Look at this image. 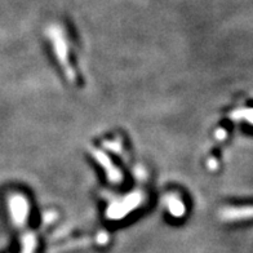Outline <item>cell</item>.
Masks as SVG:
<instances>
[{"label":"cell","mask_w":253,"mask_h":253,"mask_svg":"<svg viewBox=\"0 0 253 253\" xmlns=\"http://www.w3.org/2000/svg\"><path fill=\"white\" fill-rule=\"evenodd\" d=\"M48 38L51 45H52L53 52H55L56 59L62 70V73L65 74V78L70 83H77V71L74 69L71 59H70L69 43H67L62 28L59 26H51L48 28Z\"/></svg>","instance_id":"1"},{"label":"cell","mask_w":253,"mask_h":253,"mask_svg":"<svg viewBox=\"0 0 253 253\" xmlns=\"http://www.w3.org/2000/svg\"><path fill=\"white\" fill-rule=\"evenodd\" d=\"M164 203H166V208L168 209L169 215L174 219H181L186 213V205H185L184 200L180 198V195H177L176 193H170L167 195L164 198Z\"/></svg>","instance_id":"6"},{"label":"cell","mask_w":253,"mask_h":253,"mask_svg":"<svg viewBox=\"0 0 253 253\" xmlns=\"http://www.w3.org/2000/svg\"><path fill=\"white\" fill-rule=\"evenodd\" d=\"M104 146H108V149L114 151L115 154H121V150H123V146L118 141H106L104 142Z\"/></svg>","instance_id":"9"},{"label":"cell","mask_w":253,"mask_h":253,"mask_svg":"<svg viewBox=\"0 0 253 253\" xmlns=\"http://www.w3.org/2000/svg\"><path fill=\"white\" fill-rule=\"evenodd\" d=\"M38 240L32 232H26L22 236V253H34Z\"/></svg>","instance_id":"8"},{"label":"cell","mask_w":253,"mask_h":253,"mask_svg":"<svg viewBox=\"0 0 253 253\" xmlns=\"http://www.w3.org/2000/svg\"><path fill=\"white\" fill-rule=\"evenodd\" d=\"M230 118L234 120H246L253 125V108L236 109L230 114Z\"/></svg>","instance_id":"7"},{"label":"cell","mask_w":253,"mask_h":253,"mask_svg":"<svg viewBox=\"0 0 253 253\" xmlns=\"http://www.w3.org/2000/svg\"><path fill=\"white\" fill-rule=\"evenodd\" d=\"M216 136H217V139L220 137V140H224L226 137V131L225 129H219L217 133H216Z\"/></svg>","instance_id":"10"},{"label":"cell","mask_w":253,"mask_h":253,"mask_svg":"<svg viewBox=\"0 0 253 253\" xmlns=\"http://www.w3.org/2000/svg\"><path fill=\"white\" fill-rule=\"evenodd\" d=\"M143 201H145V194L142 191H132L121 198L110 201L105 215L111 221H119L141 207Z\"/></svg>","instance_id":"2"},{"label":"cell","mask_w":253,"mask_h":253,"mask_svg":"<svg viewBox=\"0 0 253 253\" xmlns=\"http://www.w3.org/2000/svg\"><path fill=\"white\" fill-rule=\"evenodd\" d=\"M8 209L11 215L12 222L18 227H24L28 224L30 216V203L25 195L16 193L8 199Z\"/></svg>","instance_id":"4"},{"label":"cell","mask_w":253,"mask_h":253,"mask_svg":"<svg viewBox=\"0 0 253 253\" xmlns=\"http://www.w3.org/2000/svg\"><path fill=\"white\" fill-rule=\"evenodd\" d=\"M224 221H242L253 219V205L242 207H226L220 213Z\"/></svg>","instance_id":"5"},{"label":"cell","mask_w":253,"mask_h":253,"mask_svg":"<svg viewBox=\"0 0 253 253\" xmlns=\"http://www.w3.org/2000/svg\"><path fill=\"white\" fill-rule=\"evenodd\" d=\"M88 151H89L92 159L102 168V170L106 174V178L110 184L112 185H120L124 181V177L121 170L118 167L112 163L110 156L105 153L104 150H101L100 147H94V146H88Z\"/></svg>","instance_id":"3"}]
</instances>
